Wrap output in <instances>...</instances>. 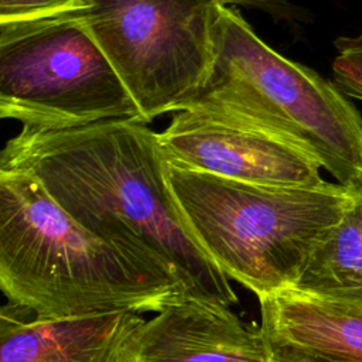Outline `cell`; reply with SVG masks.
Instances as JSON below:
<instances>
[{"instance_id":"cell-9","label":"cell","mask_w":362,"mask_h":362,"mask_svg":"<svg viewBox=\"0 0 362 362\" xmlns=\"http://www.w3.org/2000/svg\"><path fill=\"white\" fill-rule=\"evenodd\" d=\"M143 321L134 311L45 318L7 301L0 311V362H117Z\"/></svg>"},{"instance_id":"cell-5","label":"cell","mask_w":362,"mask_h":362,"mask_svg":"<svg viewBox=\"0 0 362 362\" xmlns=\"http://www.w3.org/2000/svg\"><path fill=\"white\" fill-rule=\"evenodd\" d=\"M0 116L37 129L110 119L143 122L81 8L0 24Z\"/></svg>"},{"instance_id":"cell-13","label":"cell","mask_w":362,"mask_h":362,"mask_svg":"<svg viewBox=\"0 0 362 362\" xmlns=\"http://www.w3.org/2000/svg\"><path fill=\"white\" fill-rule=\"evenodd\" d=\"M85 6V0H0V24L40 20Z\"/></svg>"},{"instance_id":"cell-4","label":"cell","mask_w":362,"mask_h":362,"mask_svg":"<svg viewBox=\"0 0 362 362\" xmlns=\"http://www.w3.org/2000/svg\"><path fill=\"white\" fill-rule=\"evenodd\" d=\"M348 98L274 51L239 11L218 4L214 65L184 109L225 113L276 133L349 188L362 184V116Z\"/></svg>"},{"instance_id":"cell-8","label":"cell","mask_w":362,"mask_h":362,"mask_svg":"<svg viewBox=\"0 0 362 362\" xmlns=\"http://www.w3.org/2000/svg\"><path fill=\"white\" fill-rule=\"evenodd\" d=\"M262 325L230 307L191 297L144 320L123 342L117 362H272Z\"/></svg>"},{"instance_id":"cell-11","label":"cell","mask_w":362,"mask_h":362,"mask_svg":"<svg viewBox=\"0 0 362 362\" xmlns=\"http://www.w3.org/2000/svg\"><path fill=\"white\" fill-rule=\"evenodd\" d=\"M349 188L351 205L321 239L291 288L362 307V184Z\"/></svg>"},{"instance_id":"cell-6","label":"cell","mask_w":362,"mask_h":362,"mask_svg":"<svg viewBox=\"0 0 362 362\" xmlns=\"http://www.w3.org/2000/svg\"><path fill=\"white\" fill-rule=\"evenodd\" d=\"M81 16L139 106L141 120L178 112L215 59L212 0H85Z\"/></svg>"},{"instance_id":"cell-7","label":"cell","mask_w":362,"mask_h":362,"mask_svg":"<svg viewBox=\"0 0 362 362\" xmlns=\"http://www.w3.org/2000/svg\"><path fill=\"white\" fill-rule=\"evenodd\" d=\"M170 164L242 182L274 187H317L321 164L297 144L250 122L189 107L174 112L158 133Z\"/></svg>"},{"instance_id":"cell-10","label":"cell","mask_w":362,"mask_h":362,"mask_svg":"<svg viewBox=\"0 0 362 362\" xmlns=\"http://www.w3.org/2000/svg\"><path fill=\"white\" fill-rule=\"evenodd\" d=\"M262 329L274 346L335 362H362V307L296 288L259 298Z\"/></svg>"},{"instance_id":"cell-2","label":"cell","mask_w":362,"mask_h":362,"mask_svg":"<svg viewBox=\"0 0 362 362\" xmlns=\"http://www.w3.org/2000/svg\"><path fill=\"white\" fill-rule=\"evenodd\" d=\"M0 288L38 317L161 311L188 297L79 225L24 171L0 168Z\"/></svg>"},{"instance_id":"cell-15","label":"cell","mask_w":362,"mask_h":362,"mask_svg":"<svg viewBox=\"0 0 362 362\" xmlns=\"http://www.w3.org/2000/svg\"><path fill=\"white\" fill-rule=\"evenodd\" d=\"M272 349H273L272 362H335V361H328V359H322V358L310 356V355H305V354H301V352H296V351L274 346V345H272Z\"/></svg>"},{"instance_id":"cell-14","label":"cell","mask_w":362,"mask_h":362,"mask_svg":"<svg viewBox=\"0 0 362 362\" xmlns=\"http://www.w3.org/2000/svg\"><path fill=\"white\" fill-rule=\"evenodd\" d=\"M222 6H243L260 10L276 21L294 23L303 18L304 10L291 0H212Z\"/></svg>"},{"instance_id":"cell-12","label":"cell","mask_w":362,"mask_h":362,"mask_svg":"<svg viewBox=\"0 0 362 362\" xmlns=\"http://www.w3.org/2000/svg\"><path fill=\"white\" fill-rule=\"evenodd\" d=\"M334 45V83L346 96L362 100V31L352 37H339Z\"/></svg>"},{"instance_id":"cell-3","label":"cell","mask_w":362,"mask_h":362,"mask_svg":"<svg viewBox=\"0 0 362 362\" xmlns=\"http://www.w3.org/2000/svg\"><path fill=\"white\" fill-rule=\"evenodd\" d=\"M182 221L209 259L257 298L291 288L352 202L351 188L274 187L165 164Z\"/></svg>"},{"instance_id":"cell-1","label":"cell","mask_w":362,"mask_h":362,"mask_svg":"<svg viewBox=\"0 0 362 362\" xmlns=\"http://www.w3.org/2000/svg\"><path fill=\"white\" fill-rule=\"evenodd\" d=\"M165 164L158 133L134 119L21 127L0 154V168L35 177L79 225L180 281L188 297L232 307L239 297L185 226Z\"/></svg>"}]
</instances>
